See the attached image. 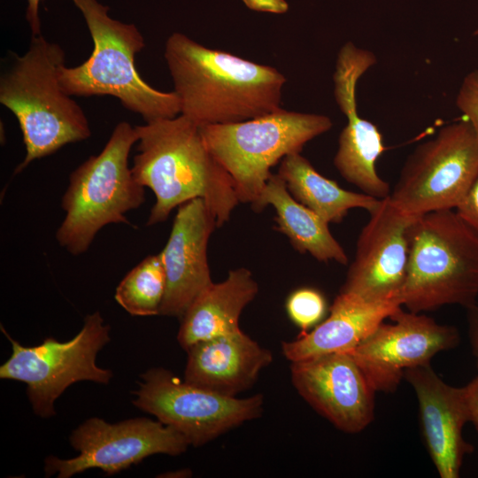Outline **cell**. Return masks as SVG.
<instances>
[{
	"mask_svg": "<svg viewBox=\"0 0 478 478\" xmlns=\"http://www.w3.org/2000/svg\"><path fill=\"white\" fill-rule=\"evenodd\" d=\"M404 378L416 394L424 443L439 476L459 478L465 456L474 451L463 436L469 422L464 387L444 382L430 364L406 369Z\"/></svg>",
	"mask_w": 478,
	"mask_h": 478,
	"instance_id": "2e32d148",
	"label": "cell"
},
{
	"mask_svg": "<svg viewBox=\"0 0 478 478\" xmlns=\"http://www.w3.org/2000/svg\"><path fill=\"white\" fill-rule=\"evenodd\" d=\"M215 227V218L202 198H193L178 207L168 241L159 252L166 278L159 315L181 319L213 283L207 245Z\"/></svg>",
	"mask_w": 478,
	"mask_h": 478,
	"instance_id": "9a60e30c",
	"label": "cell"
},
{
	"mask_svg": "<svg viewBox=\"0 0 478 478\" xmlns=\"http://www.w3.org/2000/svg\"><path fill=\"white\" fill-rule=\"evenodd\" d=\"M191 472L189 469H182L177 472L167 473V477H187L190 476Z\"/></svg>",
	"mask_w": 478,
	"mask_h": 478,
	"instance_id": "4dcf8cb0",
	"label": "cell"
},
{
	"mask_svg": "<svg viewBox=\"0 0 478 478\" xmlns=\"http://www.w3.org/2000/svg\"><path fill=\"white\" fill-rule=\"evenodd\" d=\"M251 10L274 14H282L288 12L289 4L286 0H242Z\"/></svg>",
	"mask_w": 478,
	"mask_h": 478,
	"instance_id": "4316f807",
	"label": "cell"
},
{
	"mask_svg": "<svg viewBox=\"0 0 478 478\" xmlns=\"http://www.w3.org/2000/svg\"><path fill=\"white\" fill-rule=\"evenodd\" d=\"M456 104L478 135V69L465 76L457 95Z\"/></svg>",
	"mask_w": 478,
	"mask_h": 478,
	"instance_id": "d4e9b609",
	"label": "cell"
},
{
	"mask_svg": "<svg viewBox=\"0 0 478 478\" xmlns=\"http://www.w3.org/2000/svg\"><path fill=\"white\" fill-rule=\"evenodd\" d=\"M298 394L339 430L355 434L374 418L375 390L350 352L291 362Z\"/></svg>",
	"mask_w": 478,
	"mask_h": 478,
	"instance_id": "5bb4252c",
	"label": "cell"
},
{
	"mask_svg": "<svg viewBox=\"0 0 478 478\" xmlns=\"http://www.w3.org/2000/svg\"><path fill=\"white\" fill-rule=\"evenodd\" d=\"M350 351L375 391L397 390L406 369L430 364L440 351L460 343L459 330L400 307Z\"/></svg>",
	"mask_w": 478,
	"mask_h": 478,
	"instance_id": "7c38bea8",
	"label": "cell"
},
{
	"mask_svg": "<svg viewBox=\"0 0 478 478\" xmlns=\"http://www.w3.org/2000/svg\"><path fill=\"white\" fill-rule=\"evenodd\" d=\"M135 127L118 123L104 149L74 169L61 199L65 218L56 239L70 254L85 253L96 234L109 224L129 223L126 214L145 201V190L128 165L137 143Z\"/></svg>",
	"mask_w": 478,
	"mask_h": 478,
	"instance_id": "8992f818",
	"label": "cell"
},
{
	"mask_svg": "<svg viewBox=\"0 0 478 478\" xmlns=\"http://www.w3.org/2000/svg\"><path fill=\"white\" fill-rule=\"evenodd\" d=\"M286 310L292 322L301 328L302 333H305L322 320L327 302L319 290L301 288L289 296Z\"/></svg>",
	"mask_w": 478,
	"mask_h": 478,
	"instance_id": "cb8c5ba5",
	"label": "cell"
},
{
	"mask_svg": "<svg viewBox=\"0 0 478 478\" xmlns=\"http://www.w3.org/2000/svg\"><path fill=\"white\" fill-rule=\"evenodd\" d=\"M268 205L275 210L276 229L289 238L298 252L308 253L320 262L335 261L341 265L348 263V256L331 234L329 224L297 202L278 173L271 174L251 208L260 212Z\"/></svg>",
	"mask_w": 478,
	"mask_h": 478,
	"instance_id": "ffe728a7",
	"label": "cell"
},
{
	"mask_svg": "<svg viewBox=\"0 0 478 478\" xmlns=\"http://www.w3.org/2000/svg\"><path fill=\"white\" fill-rule=\"evenodd\" d=\"M369 214L340 292L371 302L401 301L408 260V230L416 216L399 210L389 196L381 199Z\"/></svg>",
	"mask_w": 478,
	"mask_h": 478,
	"instance_id": "4fadbf2b",
	"label": "cell"
},
{
	"mask_svg": "<svg viewBox=\"0 0 478 478\" xmlns=\"http://www.w3.org/2000/svg\"><path fill=\"white\" fill-rule=\"evenodd\" d=\"M285 181L290 195L325 221L340 223L348 212L362 208L371 212L381 199L365 193L341 188L335 181L321 175L301 153L286 156L277 173Z\"/></svg>",
	"mask_w": 478,
	"mask_h": 478,
	"instance_id": "7402d4cb",
	"label": "cell"
},
{
	"mask_svg": "<svg viewBox=\"0 0 478 478\" xmlns=\"http://www.w3.org/2000/svg\"><path fill=\"white\" fill-rule=\"evenodd\" d=\"M164 57L181 115L201 127L243 121L281 105L286 78L276 68L173 33Z\"/></svg>",
	"mask_w": 478,
	"mask_h": 478,
	"instance_id": "6da1fadb",
	"label": "cell"
},
{
	"mask_svg": "<svg viewBox=\"0 0 478 478\" xmlns=\"http://www.w3.org/2000/svg\"><path fill=\"white\" fill-rule=\"evenodd\" d=\"M186 351L184 381L227 397L251 388L273 361L272 352L243 330L199 342Z\"/></svg>",
	"mask_w": 478,
	"mask_h": 478,
	"instance_id": "e0dca14e",
	"label": "cell"
},
{
	"mask_svg": "<svg viewBox=\"0 0 478 478\" xmlns=\"http://www.w3.org/2000/svg\"><path fill=\"white\" fill-rule=\"evenodd\" d=\"M455 211L478 235V176Z\"/></svg>",
	"mask_w": 478,
	"mask_h": 478,
	"instance_id": "484cf974",
	"label": "cell"
},
{
	"mask_svg": "<svg viewBox=\"0 0 478 478\" xmlns=\"http://www.w3.org/2000/svg\"><path fill=\"white\" fill-rule=\"evenodd\" d=\"M402 306L398 299L371 302L339 293L329 316L312 331L282 342L281 351L290 362L334 352H350Z\"/></svg>",
	"mask_w": 478,
	"mask_h": 478,
	"instance_id": "ac0fdd59",
	"label": "cell"
},
{
	"mask_svg": "<svg viewBox=\"0 0 478 478\" xmlns=\"http://www.w3.org/2000/svg\"><path fill=\"white\" fill-rule=\"evenodd\" d=\"M134 394V405L175 428L194 447L261 416L264 397L224 396L181 381L163 367L149 369Z\"/></svg>",
	"mask_w": 478,
	"mask_h": 478,
	"instance_id": "30bf717a",
	"label": "cell"
},
{
	"mask_svg": "<svg viewBox=\"0 0 478 478\" xmlns=\"http://www.w3.org/2000/svg\"><path fill=\"white\" fill-rule=\"evenodd\" d=\"M70 443L79 454L68 459L48 457L44 466L47 477L69 478L91 468L112 475L149 456H176L189 446L175 428L147 418L108 423L93 417L72 432Z\"/></svg>",
	"mask_w": 478,
	"mask_h": 478,
	"instance_id": "8fae6325",
	"label": "cell"
},
{
	"mask_svg": "<svg viewBox=\"0 0 478 478\" xmlns=\"http://www.w3.org/2000/svg\"><path fill=\"white\" fill-rule=\"evenodd\" d=\"M402 305L421 313L444 305L466 310L478 299V235L455 210L415 218L408 230Z\"/></svg>",
	"mask_w": 478,
	"mask_h": 478,
	"instance_id": "5b68a950",
	"label": "cell"
},
{
	"mask_svg": "<svg viewBox=\"0 0 478 478\" xmlns=\"http://www.w3.org/2000/svg\"><path fill=\"white\" fill-rule=\"evenodd\" d=\"M258 292V282L249 269L229 271L224 281L213 282L201 293L181 318L177 335L181 347L187 351L199 342L242 331L241 313Z\"/></svg>",
	"mask_w": 478,
	"mask_h": 478,
	"instance_id": "d6986e66",
	"label": "cell"
},
{
	"mask_svg": "<svg viewBox=\"0 0 478 478\" xmlns=\"http://www.w3.org/2000/svg\"><path fill=\"white\" fill-rule=\"evenodd\" d=\"M138 135L132 173L156 197L146 226L165 221L171 212L202 198L217 227L229 220L240 204L232 179L207 148L199 126L185 116L135 126Z\"/></svg>",
	"mask_w": 478,
	"mask_h": 478,
	"instance_id": "7a4b0ae2",
	"label": "cell"
},
{
	"mask_svg": "<svg viewBox=\"0 0 478 478\" xmlns=\"http://www.w3.org/2000/svg\"><path fill=\"white\" fill-rule=\"evenodd\" d=\"M41 1L42 0H27V7L26 11V19L30 27L32 35L42 34L39 13Z\"/></svg>",
	"mask_w": 478,
	"mask_h": 478,
	"instance_id": "f546056e",
	"label": "cell"
},
{
	"mask_svg": "<svg viewBox=\"0 0 478 478\" xmlns=\"http://www.w3.org/2000/svg\"><path fill=\"white\" fill-rule=\"evenodd\" d=\"M1 329L12 354L0 366V378L26 383L33 411L42 418L55 415L54 403L70 385L81 381L108 384L112 377L111 370L96 363L111 340L110 326L98 311L87 315L80 332L66 342L48 337L39 345L23 346Z\"/></svg>",
	"mask_w": 478,
	"mask_h": 478,
	"instance_id": "ba28073f",
	"label": "cell"
},
{
	"mask_svg": "<svg viewBox=\"0 0 478 478\" xmlns=\"http://www.w3.org/2000/svg\"><path fill=\"white\" fill-rule=\"evenodd\" d=\"M333 127L326 115L280 108L254 119L199 127L205 144L230 175L240 204L251 205L286 156L300 153Z\"/></svg>",
	"mask_w": 478,
	"mask_h": 478,
	"instance_id": "52a82bcc",
	"label": "cell"
},
{
	"mask_svg": "<svg viewBox=\"0 0 478 478\" xmlns=\"http://www.w3.org/2000/svg\"><path fill=\"white\" fill-rule=\"evenodd\" d=\"M65 62L62 47L40 34L32 35L26 53L16 56L1 75L0 103L16 117L26 149L14 173L68 143L91 136L82 108L60 85Z\"/></svg>",
	"mask_w": 478,
	"mask_h": 478,
	"instance_id": "3957f363",
	"label": "cell"
},
{
	"mask_svg": "<svg viewBox=\"0 0 478 478\" xmlns=\"http://www.w3.org/2000/svg\"><path fill=\"white\" fill-rule=\"evenodd\" d=\"M464 389L469 412V422H472L478 431V375L469 382Z\"/></svg>",
	"mask_w": 478,
	"mask_h": 478,
	"instance_id": "f1b7e54d",
	"label": "cell"
},
{
	"mask_svg": "<svg viewBox=\"0 0 478 478\" xmlns=\"http://www.w3.org/2000/svg\"><path fill=\"white\" fill-rule=\"evenodd\" d=\"M83 15L93 42V50L82 64L59 71V82L71 96H111L145 122L181 113L174 91L149 85L138 73L135 55L145 42L138 27L109 15L98 0H71Z\"/></svg>",
	"mask_w": 478,
	"mask_h": 478,
	"instance_id": "277c9868",
	"label": "cell"
},
{
	"mask_svg": "<svg viewBox=\"0 0 478 478\" xmlns=\"http://www.w3.org/2000/svg\"><path fill=\"white\" fill-rule=\"evenodd\" d=\"M337 105L347 123L339 135L334 158L336 170L365 194L378 199L388 197L389 185L376 171V162L385 149L382 134L374 124L358 114L356 96L341 98Z\"/></svg>",
	"mask_w": 478,
	"mask_h": 478,
	"instance_id": "44dd1931",
	"label": "cell"
},
{
	"mask_svg": "<svg viewBox=\"0 0 478 478\" xmlns=\"http://www.w3.org/2000/svg\"><path fill=\"white\" fill-rule=\"evenodd\" d=\"M474 35H478V27L474 30Z\"/></svg>",
	"mask_w": 478,
	"mask_h": 478,
	"instance_id": "1f68e13d",
	"label": "cell"
},
{
	"mask_svg": "<svg viewBox=\"0 0 478 478\" xmlns=\"http://www.w3.org/2000/svg\"><path fill=\"white\" fill-rule=\"evenodd\" d=\"M477 176L478 135L466 120L453 122L412 151L389 198L416 217L455 210Z\"/></svg>",
	"mask_w": 478,
	"mask_h": 478,
	"instance_id": "9c48e42d",
	"label": "cell"
},
{
	"mask_svg": "<svg viewBox=\"0 0 478 478\" xmlns=\"http://www.w3.org/2000/svg\"><path fill=\"white\" fill-rule=\"evenodd\" d=\"M166 278L160 253L149 255L116 288L115 300L134 316L159 315Z\"/></svg>",
	"mask_w": 478,
	"mask_h": 478,
	"instance_id": "603a6c76",
	"label": "cell"
},
{
	"mask_svg": "<svg viewBox=\"0 0 478 478\" xmlns=\"http://www.w3.org/2000/svg\"><path fill=\"white\" fill-rule=\"evenodd\" d=\"M466 312L469 343L478 368V299Z\"/></svg>",
	"mask_w": 478,
	"mask_h": 478,
	"instance_id": "83f0119b",
	"label": "cell"
}]
</instances>
